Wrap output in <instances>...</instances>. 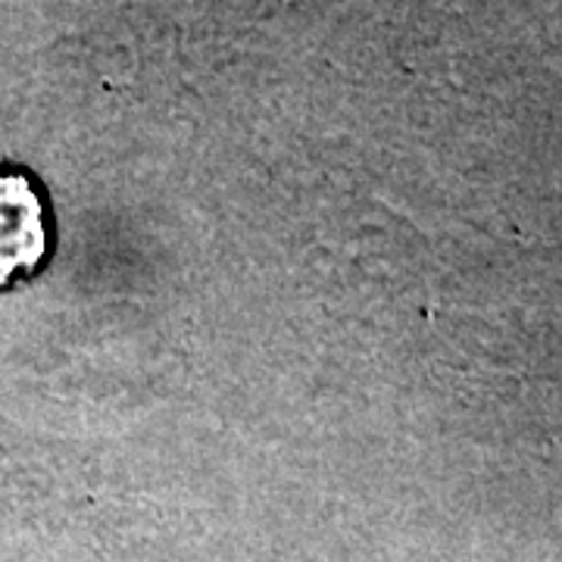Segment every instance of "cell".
<instances>
[{
    "label": "cell",
    "instance_id": "1",
    "mask_svg": "<svg viewBox=\"0 0 562 562\" xmlns=\"http://www.w3.org/2000/svg\"><path fill=\"white\" fill-rule=\"evenodd\" d=\"M50 254V210L35 179L0 166V288H10L41 269Z\"/></svg>",
    "mask_w": 562,
    "mask_h": 562
}]
</instances>
